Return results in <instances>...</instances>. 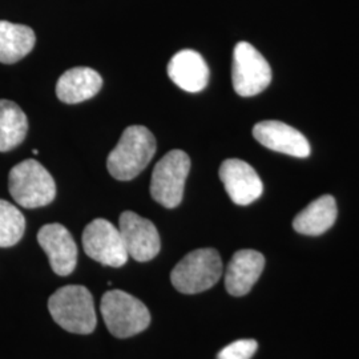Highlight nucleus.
Segmentation results:
<instances>
[{
    "mask_svg": "<svg viewBox=\"0 0 359 359\" xmlns=\"http://www.w3.org/2000/svg\"><path fill=\"white\" fill-rule=\"evenodd\" d=\"M258 344L255 339H238L224 347L217 359H250L256 354Z\"/></svg>",
    "mask_w": 359,
    "mask_h": 359,
    "instance_id": "nucleus-20",
    "label": "nucleus"
},
{
    "mask_svg": "<svg viewBox=\"0 0 359 359\" xmlns=\"http://www.w3.org/2000/svg\"><path fill=\"white\" fill-rule=\"evenodd\" d=\"M271 81V68L256 48L240 41L233 51L231 83L237 95L252 97L266 90Z\"/></svg>",
    "mask_w": 359,
    "mask_h": 359,
    "instance_id": "nucleus-7",
    "label": "nucleus"
},
{
    "mask_svg": "<svg viewBox=\"0 0 359 359\" xmlns=\"http://www.w3.org/2000/svg\"><path fill=\"white\" fill-rule=\"evenodd\" d=\"M8 189L16 204L27 209L50 205L56 197L55 180L46 168L32 158L11 169Z\"/></svg>",
    "mask_w": 359,
    "mask_h": 359,
    "instance_id": "nucleus-3",
    "label": "nucleus"
},
{
    "mask_svg": "<svg viewBox=\"0 0 359 359\" xmlns=\"http://www.w3.org/2000/svg\"><path fill=\"white\" fill-rule=\"evenodd\" d=\"M102 316L109 333L129 338L144 332L151 323V313L136 297L123 290H109L102 298Z\"/></svg>",
    "mask_w": 359,
    "mask_h": 359,
    "instance_id": "nucleus-5",
    "label": "nucleus"
},
{
    "mask_svg": "<svg viewBox=\"0 0 359 359\" xmlns=\"http://www.w3.org/2000/svg\"><path fill=\"white\" fill-rule=\"evenodd\" d=\"M168 76L181 90L196 93L201 92L209 83V67L197 51L177 52L168 65Z\"/></svg>",
    "mask_w": 359,
    "mask_h": 359,
    "instance_id": "nucleus-14",
    "label": "nucleus"
},
{
    "mask_svg": "<svg viewBox=\"0 0 359 359\" xmlns=\"http://www.w3.org/2000/svg\"><path fill=\"white\" fill-rule=\"evenodd\" d=\"M32 152H34V154H39L38 149H34V151H32Z\"/></svg>",
    "mask_w": 359,
    "mask_h": 359,
    "instance_id": "nucleus-21",
    "label": "nucleus"
},
{
    "mask_svg": "<svg viewBox=\"0 0 359 359\" xmlns=\"http://www.w3.org/2000/svg\"><path fill=\"white\" fill-rule=\"evenodd\" d=\"M265 268V257L252 249L234 253L225 273V287L234 297L248 294Z\"/></svg>",
    "mask_w": 359,
    "mask_h": 359,
    "instance_id": "nucleus-13",
    "label": "nucleus"
},
{
    "mask_svg": "<svg viewBox=\"0 0 359 359\" xmlns=\"http://www.w3.org/2000/svg\"><path fill=\"white\" fill-rule=\"evenodd\" d=\"M83 248L87 256L105 266L120 268L128 261L120 231L104 218H96L86 226Z\"/></svg>",
    "mask_w": 359,
    "mask_h": 359,
    "instance_id": "nucleus-8",
    "label": "nucleus"
},
{
    "mask_svg": "<svg viewBox=\"0 0 359 359\" xmlns=\"http://www.w3.org/2000/svg\"><path fill=\"white\" fill-rule=\"evenodd\" d=\"M218 175L228 196L237 205H250L264 192V184L256 169L243 160H225L219 167Z\"/></svg>",
    "mask_w": 359,
    "mask_h": 359,
    "instance_id": "nucleus-10",
    "label": "nucleus"
},
{
    "mask_svg": "<svg viewBox=\"0 0 359 359\" xmlns=\"http://www.w3.org/2000/svg\"><path fill=\"white\" fill-rule=\"evenodd\" d=\"M26 231L23 213L6 200H0V248L18 244Z\"/></svg>",
    "mask_w": 359,
    "mask_h": 359,
    "instance_id": "nucleus-19",
    "label": "nucleus"
},
{
    "mask_svg": "<svg viewBox=\"0 0 359 359\" xmlns=\"http://www.w3.org/2000/svg\"><path fill=\"white\" fill-rule=\"evenodd\" d=\"M222 276V261L216 249L205 248L188 253L170 273V281L184 294H197L213 287Z\"/></svg>",
    "mask_w": 359,
    "mask_h": 359,
    "instance_id": "nucleus-4",
    "label": "nucleus"
},
{
    "mask_svg": "<svg viewBox=\"0 0 359 359\" xmlns=\"http://www.w3.org/2000/svg\"><path fill=\"white\" fill-rule=\"evenodd\" d=\"M118 231L128 256L137 262H148L158 255L161 241L152 221L127 210L118 219Z\"/></svg>",
    "mask_w": 359,
    "mask_h": 359,
    "instance_id": "nucleus-9",
    "label": "nucleus"
},
{
    "mask_svg": "<svg viewBox=\"0 0 359 359\" xmlns=\"http://www.w3.org/2000/svg\"><path fill=\"white\" fill-rule=\"evenodd\" d=\"M253 136L265 148L278 154L305 158L310 154L308 139L297 129L277 120L257 123Z\"/></svg>",
    "mask_w": 359,
    "mask_h": 359,
    "instance_id": "nucleus-12",
    "label": "nucleus"
},
{
    "mask_svg": "<svg viewBox=\"0 0 359 359\" xmlns=\"http://www.w3.org/2000/svg\"><path fill=\"white\" fill-rule=\"evenodd\" d=\"M48 310L53 321L69 333L90 334L96 327L93 297L86 286L60 287L48 299Z\"/></svg>",
    "mask_w": 359,
    "mask_h": 359,
    "instance_id": "nucleus-2",
    "label": "nucleus"
},
{
    "mask_svg": "<svg viewBox=\"0 0 359 359\" xmlns=\"http://www.w3.org/2000/svg\"><path fill=\"white\" fill-rule=\"evenodd\" d=\"M154 154V133L144 126H130L123 132L115 149L108 156V172L120 181L133 180L148 167Z\"/></svg>",
    "mask_w": 359,
    "mask_h": 359,
    "instance_id": "nucleus-1",
    "label": "nucleus"
},
{
    "mask_svg": "<svg viewBox=\"0 0 359 359\" xmlns=\"http://www.w3.org/2000/svg\"><path fill=\"white\" fill-rule=\"evenodd\" d=\"M38 243L50 259L57 276L71 274L77 264V246L72 234L62 224H47L40 228Z\"/></svg>",
    "mask_w": 359,
    "mask_h": 359,
    "instance_id": "nucleus-11",
    "label": "nucleus"
},
{
    "mask_svg": "<svg viewBox=\"0 0 359 359\" xmlns=\"http://www.w3.org/2000/svg\"><path fill=\"white\" fill-rule=\"evenodd\" d=\"M28 118L11 100L0 99V152H10L26 139Z\"/></svg>",
    "mask_w": 359,
    "mask_h": 359,
    "instance_id": "nucleus-18",
    "label": "nucleus"
},
{
    "mask_svg": "<svg viewBox=\"0 0 359 359\" xmlns=\"http://www.w3.org/2000/svg\"><path fill=\"white\" fill-rule=\"evenodd\" d=\"M103 79L88 67H75L65 71L56 83V96L65 104L83 103L99 93Z\"/></svg>",
    "mask_w": 359,
    "mask_h": 359,
    "instance_id": "nucleus-15",
    "label": "nucleus"
},
{
    "mask_svg": "<svg viewBox=\"0 0 359 359\" xmlns=\"http://www.w3.org/2000/svg\"><path fill=\"white\" fill-rule=\"evenodd\" d=\"M36 36L32 28L0 20V63L13 65L34 50Z\"/></svg>",
    "mask_w": 359,
    "mask_h": 359,
    "instance_id": "nucleus-17",
    "label": "nucleus"
},
{
    "mask_svg": "<svg viewBox=\"0 0 359 359\" xmlns=\"http://www.w3.org/2000/svg\"><path fill=\"white\" fill-rule=\"evenodd\" d=\"M337 215V203L333 196L325 194L295 216L293 228L305 236H321L333 226Z\"/></svg>",
    "mask_w": 359,
    "mask_h": 359,
    "instance_id": "nucleus-16",
    "label": "nucleus"
},
{
    "mask_svg": "<svg viewBox=\"0 0 359 359\" xmlns=\"http://www.w3.org/2000/svg\"><path fill=\"white\" fill-rule=\"evenodd\" d=\"M191 170V158L184 151L168 152L157 164L151 179V194L156 203L168 209L177 208L184 197L185 181Z\"/></svg>",
    "mask_w": 359,
    "mask_h": 359,
    "instance_id": "nucleus-6",
    "label": "nucleus"
}]
</instances>
